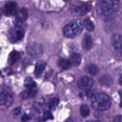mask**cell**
Here are the masks:
<instances>
[{
	"label": "cell",
	"instance_id": "30",
	"mask_svg": "<svg viewBox=\"0 0 122 122\" xmlns=\"http://www.w3.org/2000/svg\"><path fill=\"white\" fill-rule=\"evenodd\" d=\"M63 1H67L68 0H63Z\"/></svg>",
	"mask_w": 122,
	"mask_h": 122
},
{
	"label": "cell",
	"instance_id": "1",
	"mask_svg": "<svg viewBox=\"0 0 122 122\" xmlns=\"http://www.w3.org/2000/svg\"><path fill=\"white\" fill-rule=\"evenodd\" d=\"M120 5V0H100L98 13L104 20H111L116 16Z\"/></svg>",
	"mask_w": 122,
	"mask_h": 122
},
{
	"label": "cell",
	"instance_id": "5",
	"mask_svg": "<svg viewBox=\"0 0 122 122\" xmlns=\"http://www.w3.org/2000/svg\"><path fill=\"white\" fill-rule=\"evenodd\" d=\"M110 48L112 52L122 58V36L119 34H114L112 37Z\"/></svg>",
	"mask_w": 122,
	"mask_h": 122
},
{
	"label": "cell",
	"instance_id": "17",
	"mask_svg": "<svg viewBox=\"0 0 122 122\" xmlns=\"http://www.w3.org/2000/svg\"><path fill=\"white\" fill-rule=\"evenodd\" d=\"M20 57V53L17 51H13L10 54L9 57H8V63L12 65L14 64L17 61Z\"/></svg>",
	"mask_w": 122,
	"mask_h": 122
},
{
	"label": "cell",
	"instance_id": "10",
	"mask_svg": "<svg viewBox=\"0 0 122 122\" xmlns=\"http://www.w3.org/2000/svg\"><path fill=\"white\" fill-rule=\"evenodd\" d=\"M17 5L15 2L10 1L7 2L4 6V13L7 15H14L17 12Z\"/></svg>",
	"mask_w": 122,
	"mask_h": 122
},
{
	"label": "cell",
	"instance_id": "7",
	"mask_svg": "<svg viewBox=\"0 0 122 122\" xmlns=\"http://www.w3.org/2000/svg\"><path fill=\"white\" fill-rule=\"evenodd\" d=\"M25 36V30L19 27H13L8 32V37L10 40L13 42L20 41Z\"/></svg>",
	"mask_w": 122,
	"mask_h": 122
},
{
	"label": "cell",
	"instance_id": "11",
	"mask_svg": "<svg viewBox=\"0 0 122 122\" xmlns=\"http://www.w3.org/2000/svg\"><path fill=\"white\" fill-rule=\"evenodd\" d=\"M82 45L83 48L86 50H89L91 48L92 46V40L90 35L88 33L85 35L82 39Z\"/></svg>",
	"mask_w": 122,
	"mask_h": 122
},
{
	"label": "cell",
	"instance_id": "8",
	"mask_svg": "<svg viewBox=\"0 0 122 122\" xmlns=\"http://www.w3.org/2000/svg\"><path fill=\"white\" fill-rule=\"evenodd\" d=\"M94 85V81L92 79L88 76H83L77 82V86L81 89H88L91 88Z\"/></svg>",
	"mask_w": 122,
	"mask_h": 122
},
{
	"label": "cell",
	"instance_id": "20",
	"mask_svg": "<svg viewBox=\"0 0 122 122\" xmlns=\"http://www.w3.org/2000/svg\"><path fill=\"white\" fill-rule=\"evenodd\" d=\"M80 113H81V116L84 117L88 116L90 113L89 107L86 104H82L80 108Z\"/></svg>",
	"mask_w": 122,
	"mask_h": 122
},
{
	"label": "cell",
	"instance_id": "6",
	"mask_svg": "<svg viewBox=\"0 0 122 122\" xmlns=\"http://www.w3.org/2000/svg\"><path fill=\"white\" fill-rule=\"evenodd\" d=\"M13 102L11 95L5 91H0V108L6 110L9 108Z\"/></svg>",
	"mask_w": 122,
	"mask_h": 122
},
{
	"label": "cell",
	"instance_id": "16",
	"mask_svg": "<svg viewBox=\"0 0 122 122\" xmlns=\"http://www.w3.org/2000/svg\"><path fill=\"white\" fill-rule=\"evenodd\" d=\"M81 56L78 53H73L70 57V61L71 65L77 66L81 63Z\"/></svg>",
	"mask_w": 122,
	"mask_h": 122
},
{
	"label": "cell",
	"instance_id": "12",
	"mask_svg": "<svg viewBox=\"0 0 122 122\" xmlns=\"http://www.w3.org/2000/svg\"><path fill=\"white\" fill-rule=\"evenodd\" d=\"M99 82H100V85L103 86L110 87L113 84V80L110 75H104L100 77Z\"/></svg>",
	"mask_w": 122,
	"mask_h": 122
},
{
	"label": "cell",
	"instance_id": "28",
	"mask_svg": "<svg viewBox=\"0 0 122 122\" xmlns=\"http://www.w3.org/2000/svg\"><path fill=\"white\" fill-rule=\"evenodd\" d=\"M119 83H120V84L121 85H122V75H121V76H120V78H119Z\"/></svg>",
	"mask_w": 122,
	"mask_h": 122
},
{
	"label": "cell",
	"instance_id": "2",
	"mask_svg": "<svg viewBox=\"0 0 122 122\" xmlns=\"http://www.w3.org/2000/svg\"><path fill=\"white\" fill-rule=\"evenodd\" d=\"M111 100L105 94H97L91 99V106L94 109L99 111H106L111 107Z\"/></svg>",
	"mask_w": 122,
	"mask_h": 122
},
{
	"label": "cell",
	"instance_id": "19",
	"mask_svg": "<svg viewBox=\"0 0 122 122\" xmlns=\"http://www.w3.org/2000/svg\"><path fill=\"white\" fill-rule=\"evenodd\" d=\"M57 64H58V67L63 70H67L71 66L70 61L63 58H60L58 60Z\"/></svg>",
	"mask_w": 122,
	"mask_h": 122
},
{
	"label": "cell",
	"instance_id": "23",
	"mask_svg": "<svg viewBox=\"0 0 122 122\" xmlns=\"http://www.w3.org/2000/svg\"><path fill=\"white\" fill-rule=\"evenodd\" d=\"M60 102V100L58 99V98H54L52 99V100L50 102V105H49V107H50V109L54 110L57 107V106L58 105Z\"/></svg>",
	"mask_w": 122,
	"mask_h": 122
},
{
	"label": "cell",
	"instance_id": "18",
	"mask_svg": "<svg viewBox=\"0 0 122 122\" xmlns=\"http://www.w3.org/2000/svg\"><path fill=\"white\" fill-rule=\"evenodd\" d=\"M85 71L91 75H96L98 73L99 69L94 64H88L86 66Z\"/></svg>",
	"mask_w": 122,
	"mask_h": 122
},
{
	"label": "cell",
	"instance_id": "4",
	"mask_svg": "<svg viewBox=\"0 0 122 122\" xmlns=\"http://www.w3.org/2000/svg\"><path fill=\"white\" fill-rule=\"evenodd\" d=\"M26 52L30 58L36 59L42 54L43 48L41 44L36 42H31L27 45Z\"/></svg>",
	"mask_w": 122,
	"mask_h": 122
},
{
	"label": "cell",
	"instance_id": "22",
	"mask_svg": "<svg viewBox=\"0 0 122 122\" xmlns=\"http://www.w3.org/2000/svg\"><path fill=\"white\" fill-rule=\"evenodd\" d=\"M84 25L85 28L88 31H90V32L94 30V28H95L92 21L89 19H86L85 20H84Z\"/></svg>",
	"mask_w": 122,
	"mask_h": 122
},
{
	"label": "cell",
	"instance_id": "15",
	"mask_svg": "<svg viewBox=\"0 0 122 122\" xmlns=\"http://www.w3.org/2000/svg\"><path fill=\"white\" fill-rule=\"evenodd\" d=\"M36 95V91L35 88H32V89L28 88V89L21 93L20 97L22 99H28L33 97Z\"/></svg>",
	"mask_w": 122,
	"mask_h": 122
},
{
	"label": "cell",
	"instance_id": "26",
	"mask_svg": "<svg viewBox=\"0 0 122 122\" xmlns=\"http://www.w3.org/2000/svg\"><path fill=\"white\" fill-rule=\"evenodd\" d=\"M114 120L115 122H122V116H117L114 117Z\"/></svg>",
	"mask_w": 122,
	"mask_h": 122
},
{
	"label": "cell",
	"instance_id": "3",
	"mask_svg": "<svg viewBox=\"0 0 122 122\" xmlns=\"http://www.w3.org/2000/svg\"><path fill=\"white\" fill-rule=\"evenodd\" d=\"M82 30V24L81 20H75L64 27L63 32L68 38H75L81 33Z\"/></svg>",
	"mask_w": 122,
	"mask_h": 122
},
{
	"label": "cell",
	"instance_id": "31",
	"mask_svg": "<svg viewBox=\"0 0 122 122\" xmlns=\"http://www.w3.org/2000/svg\"><path fill=\"white\" fill-rule=\"evenodd\" d=\"M0 16H1V15H0Z\"/></svg>",
	"mask_w": 122,
	"mask_h": 122
},
{
	"label": "cell",
	"instance_id": "21",
	"mask_svg": "<svg viewBox=\"0 0 122 122\" xmlns=\"http://www.w3.org/2000/svg\"><path fill=\"white\" fill-rule=\"evenodd\" d=\"M25 86L26 88L32 89V88H35L36 85L35 82L31 77H27L25 81Z\"/></svg>",
	"mask_w": 122,
	"mask_h": 122
},
{
	"label": "cell",
	"instance_id": "24",
	"mask_svg": "<svg viewBox=\"0 0 122 122\" xmlns=\"http://www.w3.org/2000/svg\"><path fill=\"white\" fill-rule=\"evenodd\" d=\"M21 113H22V110H21V108L20 107H17V108H15L13 111L12 115H13L14 118H18L21 115Z\"/></svg>",
	"mask_w": 122,
	"mask_h": 122
},
{
	"label": "cell",
	"instance_id": "27",
	"mask_svg": "<svg viewBox=\"0 0 122 122\" xmlns=\"http://www.w3.org/2000/svg\"><path fill=\"white\" fill-rule=\"evenodd\" d=\"M29 119V117L28 116L26 115V114L23 115L22 116V117H21V120H22L23 121H27Z\"/></svg>",
	"mask_w": 122,
	"mask_h": 122
},
{
	"label": "cell",
	"instance_id": "14",
	"mask_svg": "<svg viewBox=\"0 0 122 122\" xmlns=\"http://www.w3.org/2000/svg\"><path fill=\"white\" fill-rule=\"evenodd\" d=\"M27 18V11L25 8H23L16 13V21L18 23H23Z\"/></svg>",
	"mask_w": 122,
	"mask_h": 122
},
{
	"label": "cell",
	"instance_id": "9",
	"mask_svg": "<svg viewBox=\"0 0 122 122\" xmlns=\"http://www.w3.org/2000/svg\"><path fill=\"white\" fill-rule=\"evenodd\" d=\"M91 8L89 5H75L71 7V12L75 15H82L86 14Z\"/></svg>",
	"mask_w": 122,
	"mask_h": 122
},
{
	"label": "cell",
	"instance_id": "25",
	"mask_svg": "<svg viewBox=\"0 0 122 122\" xmlns=\"http://www.w3.org/2000/svg\"><path fill=\"white\" fill-rule=\"evenodd\" d=\"M44 119L45 120H48V119H52V115L51 113L49 112H45L44 114Z\"/></svg>",
	"mask_w": 122,
	"mask_h": 122
},
{
	"label": "cell",
	"instance_id": "13",
	"mask_svg": "<svg viewBox=\"0 0 122 122\" xmlns=\"http://www.w3.org/2000/svg\"><path fill=\"white\" fill-rule=\"evenodd\" d=\"M46 67V63L44 61H39L36 63L35 69V75L36 77H39L44 72Z\"/></svg>",
	"mask_w": 122,
	"mask_h": 122
},
{
	"label": "cell",
	"instance_id": "29",
	"mask_svg": "<svg viewBox=\"0 0 122 122\" xmlns=\"http://www.w3.org/2000/svg\"><path fill=\"white\" fill-rule=\"evenodd\" d=\"M120 107H122V101H121V102H120Z\"/></svg>",
	"mask_w": 122,
	"mask_h": 122
}]
</instances>
